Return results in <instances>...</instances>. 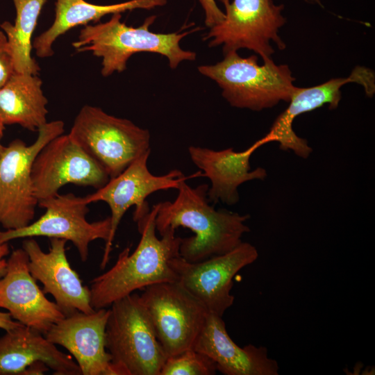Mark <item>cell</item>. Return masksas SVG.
<instances>
[{
  "instance_id": "cell-26",
  "label": "cell",
  "mask_w": 375,
  "mask_h": 375,
  "mask_svg": "<svg viewBox=\"0 0 375 375\" xmlns=\"http://www.w3.org/2000/svg\"><path fill=\"white\" fill-rule=\"evenodd\" d=\"M224 7L230 2L229 0H219ZM201 4L205 14V24L207 27L211 28L220 22L225 18V13L222 12L217 5L215 0H198Z\"/></svg>"
},
{
  "instance_id": "cell-19",
  "label": "cell",
  "mask_w": 375,
  "mask_h": 375,
  "mask_svg": "<svg viewBox=\"0 0 375 375\" xmlns=\"http://www.w3.org/2000/svg\"><path fill=\"white\" fill-rule=\"evenodd\" d=\"M194 349L208 356L225 375H278V362L265 347H239L229 336L222 317L208 312Z\"/></svg>"
},
{
  "instance_id": "cell-22",
  "label": "cell",
  "mask_w": 375,
  "mask_h": 375,
  "mask_svg": "<svg viewBox=\"0 0 375 375\" xmlns=\"http://www.w3.org/2000/svg\"><path fill=\"white\" fill-rule=\"evenodd\" d=\"M38 75L14 73L0 88V121L38 131L47 122L48 100Z\"/></svg>"
},
{
  "instance_id": "cell-15",
  "label": "cell",
  "mask_w": 375,
  "mask_h": 375,
  "mask_svg": "<svg viewBox=\"0 0 375 375\" xmlns=\"http://www.w3.org/2000/svg\"><path fill=\"white\" fill-rule=\"evenodd\" d=\"M0 308L7 310L15 321L43 335L65 316L36 283L28 269V254L22 248L11 253L6 273L0 278Z\"/></svg>"
},
{
  "instance_id": "cell-31",
  "label": "cell",
  "mask_w": 375,
  "mask_h": 375,
  "mask_svg": "<svg viewBox=\"0 0 375 375\" xmlns=\"http://www.w3.org/2000/svg\"><path fill=\"white\" fill-rule=\"evenodd\" d=\"M310 1H318L317 0H310Z\"/></svg>"
},
{
  "instance_id": "cell-30",
  "label": "cell",
  "mask_w": 375,
  "mask_h": 375,
  "mask_svg": "<svg viewBox=\"0 0 375 375\" xmlns=\"http://www.w3.org/2000/svg\"><path fill=\"white\" fill-rule=\"evenodd\" d=\"M5 147L0 143V156L4 150Z\"/></svg>"
},
{
  "instance_id": "cell-23",
  "label": "cell",
  "mask_w": 375,
  "mask_h": 375,
  "mask_svg": "<svg viewBox=\"0 0 375 375\" xmlns=\"http://www.w3.org/2000/svg\"><path fill=\"white\" fill-rule=\"evenodd\" d=\"M47 0H12L16 10L15 24L0 25L10 45L17 73L38 75L40 68L31 57V38L38 17Z\"/></svg>"
},
{
  "instance_id": "cell-2",
  "label": "cell",
  "mask_w": 375,
  "mask_h": 375,
  "mask_svg": "<svg viewBox=\"0 0 375 375\" xmlns=\"http://www.w3.org/2000/svg\"><path fill=\"white\" fill-rule=\"evenodd\" d=\"M156 213V204L135 222L141 235L135 251L131 254L130 248H125L109 270L91 281L90 303L94 310L106 308L136 290L158 283L177 281L169 261L180 255L181 238L176 235V230L169 228L158 238Z\"/></svg>"
},
{
  "instance_id": "cell-9",
  "label": "cell",
  "mask_w": 375,
  "mask_h": 375,
  "mask_svg": "<svg viewBox=\"0 0 375 375\" xmlns=\"http://www.w3.org/2000/svg\"><path fill=\"white\" fill-rule=\"evenodd\" d=\"M283 4L273 0H233L226 7L224 19L210 28L203 38L208 47L222 45L224 54L247 49L258 53L263 62L271 59L273 41L280 49L285 44L278 32L285 22Z\"/></svg>"
},
{
  "instance_id": "cell-18",
  "label": "cell",
  "mask_w": 375,
  "mask_h": 375,
  "mask_svg": "<svg viewBox=\"0 0 375 375\" xmlns=\"http://www.w3.org/2000/svg\"><path fill=\"white\" fill-rule=\"evenodd\" d=\"M265 144L262 138L247 149L238 152L231 147L219 151L196 146L188 147L190 157L200 169L201 176L210 181L207 192L210 203L214 205L222 201L228 206L235 205L240 199L238 188L241 184L267 177L265 169L258 167L251 170L249 162L251 155Z\"/></svg>"
},
{
  "instance_id": "cell-4",
  "label": "cell",
  "mask_w": 375,
  "mask_h": 375,
  "mask_svg": "<svg viewBox=\"0 0 375 375\" xmlns=\"http://www.w3.org/2000/svg\"><path fill=\"white\" fill-rule=\"evenodd\" d=\"M224 55L222 61L200 65L198 71L218 84L231 106L260 111L290 101L296 86L287 65L269 59L260 65L257 56L243 58L237 51Z\"/></svg>"
},
{
  "instance_id": "cell-10",
  "label": "cell",
  "mask_w": 375,
  "mask_h": 375,
  "mask_svg": "<svg viewBox=\"0 0 375 375\" xmlns=\"http://www.w3.org/2000/svg\"><path fill=\"white\" fill-rule=\"evenodd\" d=\"M150 153L149 151L137 158L118 176L110 178L94 193L85 197L88 204L103 201L111 211L110 234L106 242L101 269H104L108 262L118 226L129 208L135 206L133 221L136 222L151 210L146 201L150 194L159 190L176 189L181 182L201 176V171L187 176L178 169L170 170L161 176L153 175L147 167Z\"/></svg>"
},
{
  "instance_id": "cell-16",
  "label": "cell",
  "mask_w": 375,
  "mask_h": 375,
  "mask_svg": "<svg viewBox=\"0 0 375 375\" xmlns=\"http://www.w3.org/2000/svg\"><path fill=\"white\" fill-rule=\"evenodd\" d=\"M66 240L50 238L49 252L42 250L33 238L22 242L28 256V269L32 276L43 285L44 294H51L65 315L79 311L90 313L95 310L90 303V288L83 285L66 256Z\"/></svg>"
},
{
  "instance_id": "cell-21",
  "label": "cell",
  "mask_w": 375,
  "mask_h": 375,
  "mask_svg": "<svg viewBox=\"0 0 375 375\" xmlns=\"http://www.w3.org/2000/svg\"><path fill=\"white\" fill-rule=\"evenodd\" d=\"M166 3L167 0H129L115 4L96 5L84 0H56L53 23L34 40L32 47L38 57L48 58L54 53L52 47L56 40L75 26L98 22L109 14L135 9L151 10Z\"/></svg>"
},
{
  "instance_id": "cell-8",
  "label": "cell",
  "mask_w": 375,
  "mask_h": 375,
  "mask_svg": "<svg viewBox=\"0 0 375 375\" xmlns=\"http://www.w3.org/2000/svg\"><path fill=\"white\" fill-rule=\"evenodd\" d=\"M167 356L193 349L208 313L178 281L155 283L140 295Z\"/></svg>"
},
{
  "instance_id": "cell-5",
  "label": "cell",
  "mask_w": 375,
  "mask_h": 375,
  "mask_svg": "<svg viewBox=\"0 0 375 375\" xmlns=\"http://www.w3.org/2000/svg\"><path fill=\"white\" fill-rule=\"evenodd\" d=\"M109 310L105 338L112 375H160L168 356L140 295L133 292Z\"/></svg>"
},
{
  "instance_id": "cell-13",
  "label": "cell",
  "mask_w": 375,
  "mask_h": 375,
  "mask_svg": "<svg viewBox=\"0 0 375 375\" xmlns=\"http://www.w3.org/2000/svg\"><path fill=\"white\" fill-rule=\"evenodd\" d=\"M31 177L38 201L56 196L66 184L99 189L110 179L104 168L68 134L56 137L40 151Z\"/></svg>"
},
{
  "instance_id": "cell-29",
  "label": "cell",
  "mask_w": 375,
  "mask_h": 375,
  "mask_svg": "<svg viewBox=\"0 0 375 375\" xmlns=\"http://www.w3.org/2000/svg\"><path fill=\"white\" fill-rule=\"evenodd\" d=\"M4 128V124L0 121V138H1L3 135Z\"/></svg>"
},
{
  "instance_id": "cell-24",
  "label": "cell",
  "mask_w": 375,
  "mask_h": 375,
  "mask_svg": "<svg viewBox=\"0 0 375 375\" xmlns=\"http://www.w3.org/2000/svg\"><path fill=\"white\" fill-rule=\"evenodd\" d=\"M215 363L206 354L194 349L168 356L160 375H213Z\"/></svg>"
},
{
  "instance_id": "cell-25",
  "label": "cell",
  "mask_w": 375,
  "mask_h": 375,
  "mask_svg": "<svg viewBox=\"0 0 375 375\" xmlns=\"http://www.w3.org/2000/svg\"><path fill=\"white\" fill-rule=\"evenodd\" d=\"M15 73L13 58L6 33L0 31V88Z\"/></svg>"
},
{
  "instance_id": "cell-3",
  "label": "cell",
  "mask_w": 375,
  "mask_h": 375,
  "mask_svg": "<svg viewBox=\"0 0 375 375\" xmlns=\"http://www.w3.org/2000/svg\"><path fill=\"white\" fill-rule=\"evenodd\" d=\"M121 13L113 14L108 22L85 25L78 40L72 43L77 52L92 51L101 58V73L108 76L126 69L130 57L140 52L155 53L166 57L169 67L176 69L183 61L195 60V52L183 49L180 41L195 30L158 33L149 28L156 19L151 15L138 27L121 22Z\"/></svg>"
},
{
  "instance_id": "cell-7",
  "label": "cell",
  "mask_w": 375,
  "mask_h": 375,
  "mask_svg": "<svg viewBox=\"0 0 375 375\" xmlns=\"http://www.w3.org/2000/svg\"><path fill=\"white\" fill-rule=\"evenodd\" d=\"M64 131L62 121L47 122L31 145L16 139L5 147L0 156V224L6 230L33 222L38 205L31 177L33 162L40 151Z\"/></svg>"
},
{
  "instance_id": "cell-20",
  "label": "cell",
  "mask_w": 375,
  "mask_h": 375,
  "mask_svg": "<svg viewBox=\"0 0 375 375\" xmlns=\"http://www.w3.org/2000/svg\"><path fill=\"white\" fill-rule=\"evenodd\" d=\"M37 362L44 363L54 374H81L70 356L30 327L21 325L0 338V375H27L28 369Z\"/></svg>"
},
{
  "instance_id": "cell-28",
  "label": "cell",
  "mask_w": 375,
  "mask_h": 375,
  "mask_svg": "<svg viewBox=\"0 0 375 375\" xmlns=\"http://www.w3.org/2000/svg\"><path fill=\"white\" fill-rule=\"evenodd\" d=\"M10 252L8 242L0 243V278L5 274L7 260L4 258Z\"/></svg>"
},
{
  "instance_id": "cell-17",
  "label": "cell",
  "mask_w": 375,
  "mask_h": 375,
  "mask_svg": "<svg viewBox=\"0 0 375 375\" xmlns=\"http://www.w3.org/2000/svg\"><path fill=\"white\" fill-rule=\"evenodd\" d=\"M109 312L106 308L75 312L53 324L44 335L74 356L81 375H112L105 338Z\"/></svg>"
},
{
  "instance_id": "cell-14",
  "label": "cell",
  "mask_w": 375,
  "mask_h": 375,
  "mask_svg": "<svg viewBox=\"0 0 375 375\" xmlns=\"http://www.w3.org/2000/svg\"><path fill=\"white\" fill-rule=\"evenodd\" d=\"M361 85L366 94L372 97L375 92V74L372 69L357 66L347 78H333L311 88L296 87L288 108L272 124L269 131L263 137L266 144L279 143L281 150L292 151L297 156L307 158L312 148L306 140L299 137L292 128V123L299 115L329 104V109H335L341 99V88L346 83Z\"/></svg>"
},
{
  "instance_id": "cell-11",
  "label": "cell",
  "mask_w": 375,
  "mask_h": 375,
  "mask_svg": "<svg viewBox=\"0 0 375 375\" xmlns=\"http://www.w3.org/2000/svg\"><path fill=\"white\" fill-rule=\"evenodd\" d=\"M38 205L45 208V212L26 226L0 231V243L38 236L63 239L71 241L76 247L81 261L86 262L90 243L99 239L106 242L109 239L110 217L88 222L86 215L89 208L85 197H77L72 193L58 194L38 201Z\"/></svg>"
},
{
  "instance_id": "cell-12",
  "label": "cell",
  "mask_w": 375,
  "mask_h": 375,
  "mask_svg": "<svg viewBox=\"0 0 375 375\" xmlns=\"http://www.w3.org/2000/svg\"><path fill=\"white\" fill-rule=\"evenodd\" d=\"M258 257L253 245L242 242L231 251L201 262H188L179 255L170 260L169 265L177 281L199 299L208 312L222 317L234 303L235 297L231 293L234 276Z\"/></svg>"
},
{
  "instance_id": "cell-27",
  "label": "cell",
  "mask_w": 375,
  "mask_h": 375,
  "mask_svg": "<svg viewBox=\"0 0 375 375\" xmlns=\"http://www.w3.org/2000/svg\"><path fill=\"white\" fill-rule=\"evenodd\" d=\"M21 325L23 324L13 319L8 312L0 311V328L7 331Z\"/></svg>"
},
{
  "instance_id": "cell-6",
  "label": "cell",
  "mask_w": 375,
  "mask_h": 375,
  "mask_svg": "<svg viewBox=\"0 0 375 375\" xmlns=\"http://www.w3.org/2000/svg\"><path fill=\"white\" fill-rule=\"evenodd\" d=\"M68 135L104 168L110 178L151 151L147 129L89 105L80 110Z\"/></svg>"
},
{
  "instance_id": "cell-1",
  "label": "cell",
  "mask_w": 375,
  "mask_h": 375,
  "mask_svg": "<svg viewBox=\"0 0 375 375\" xmlns=\"http://www.w3.org/2000/svg\"><path fill=\"white\" fill-rule=\"evenodd\" d=\"M208 184L192 188L184 181L177 187L178 194L173 201L156 203L155 223L160 235L167 229L178 227L194 233L181 238L179 253L188 262H201L226 253L238 246L242 235L250 231L246 224L250 215L216 210L208 199Z\"/></svg>"
}]
</instances>
